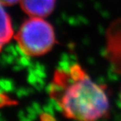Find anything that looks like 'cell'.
<instances>
[{
	"label": "cell",
	"mask_w": 121,
	"mask_h": 121,
	"mask_svg": "<svg viewBox=\"0 0 121 121\" xmlns=\"http://www.w3.org/2000/svg\"><path fill=\"white\" fill-rule=\"evenodd\" d=\"M23 11L30 17L45 18L48 16L56 5V0H20Z\"/></svg>",
	"instance_id": "cell-3"
},
{
	"label": "cell",
	"mask_w": 121,
	"mask_h": 121,
	"mask_svg": "<svg viewBox=\"0 0 121 121\" xmlns=\"http://www.w3.org/2000/svg\"><path fill=\"white\" fill-rule=\"evenodd\" d=\"M49 94L67 118L96 120L109 114L104 87L93 81L79 64L54 72Z\"/></svg>",
	"instance_id": "cell-1"
},
{
	"label": "cell",
	"mask_w": 121,
	"mask_h": 121,
	"mask_svg": "<svg viewBox=\"0 0 121 121\" xmlns=\"http://www.w3.org/2000/svg\"><path fill=\"white\" fill-rule=\"evenodd\" d=\"M18 2H20V0H1V4L4 5V7L11 6L15 4Z\"/></svg>",
	"instance_id": "cell-5"
},
{
	"label": "cell",
	"mask_w": 121,
	"mask_h": 121,
	"mask_svg": "<svg viewBox=\"0 0 121 121\" xmlns=\"http://www.w3.org/2000/svg\"><path fill=\"white\" fill-rule=\"evenodd\" d=\"M13 35V29L10 15L5 10L4 6L1 4V49L9 42Z\"/></svg>",
	"instance_id": "cell-4"
},
{
	"label": "cell",
	"mask_w": 121,
	"mask_h": 121,
	"mask_svg": "<svg viewBox=\"0 0 121 121\" xmlns=\"http://www.w3.org/2000/svg\"><path fill=\"white\" fill-rule=\"evenodd\" d=\"M23 53L30 57L46 54L56 43L53 26L43 18L30 17L26 20L15 36Z\"/></svg>",
	"instance_id": "cell-2"
}]
</instances>
